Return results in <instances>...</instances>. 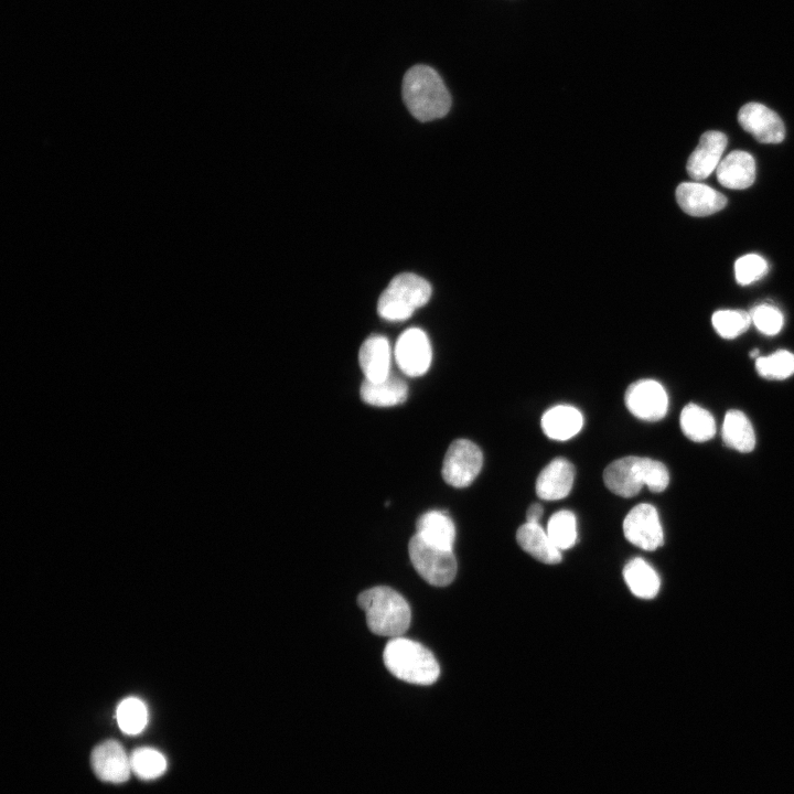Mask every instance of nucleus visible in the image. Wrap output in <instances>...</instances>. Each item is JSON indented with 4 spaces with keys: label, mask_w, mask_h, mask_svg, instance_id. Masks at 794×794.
<instances>
[{
    "label": "nucleus",
    "mask_w": 794,
    "mask_h": 794,
    "mask_svg": "<svg viewBox=\"0 0 794 794\" xmlns=\"http://www.w3.org/2000/svg\"><path fill=\"white\" fill-rule=\"evenodd\" d=\"M722 439L727 447L739 452H751L755 447V434L748 417L740 410H729L722 423Z\"/></svg>",
    "instance_id": "nucleus-22"
},
{
    "label": "nucleus",
    "mask_w": 794,
    "mask_h": 794,
    "mask_svg": "<svg viewBox=\"0 0 794 794\" xmlns=\"http://www.w3.org/2000/svg\"><path fill=\"white\" fill-rule=\"evenodd\" d=\"M357 603L365 612L369 631L376 635L398 637L410 625L411 611L408 602L389 587L378 586L361 592Z\"/></svg>",
    "instance_id": "nucleus-3"
},
{
    "label": "nucleus",
    "mask_w": 794,
    "mask_h": 794,
    "mask_svg": "<svg viewBox=\"0 0 794 794\" xmlns=\"http://www.w3.org/2000/svg\"><path fill=\"white\" fill-rule=\"evenodd\" d=\"M624 400L629 411L645 421H658L667 414V393L654 379H641L631 384L626 388Z\"/></svg>",
    "instance_id": "nucleus-8"
},
{
    "label": "nucleus",
    "mask_w": 794,
    "mask_h": 794,
    "mask_svg": "<svg viewBox=\"0 0 794 794\" xmlns=\"http://www.w3.org/2000/svg\"><path fill=\"white\" fill-rule=\"evenodd\" d=\"M623 533L631 544L647 551L657 549L664 543L658 513L647 503H641L627 513Z\"/></svg>",
    "instance_id": "nucleus-10"
},
{
    "label": "nucleus",
    "mask_w": 794,
    "mask_h": 794,
    "mask_svg": "<svg viewBox=\"0 0 794 794\" xmlns=\"http://www.w3.org/2000/svg\"><path fill=\"white\" fill-rule=\"evenodd\" d=\"M751 322L765 335L777 334L784 324L782 312L770 303H761L750 311Z\"/></svg>",
    "instance_id": "nucleus-30"
},
{
    "label": "nucleus",
    "mask_w": 794,
    "mask_h": 794,
    "mask_svg": "<svg viewBox=\"0 0 794 794\" xmlns=\"http://www.w3.org/2000/svg\"><path fill=\"white\" fill-rule=\"evenodd\" d=\"M573 480L572 463L565 458H555L538 474L536 494L546 501L561 500L570 493Z\"/></svg>",
    "instance_id": "nucleus-14"
},
{
    "label": "nucleus",
    "mask_w": 794,
    "mask_h": 794,
    "mask_svg": "<svg viewBox=\"0 0 794 794\" xmlns=\"http://www.w3.org/2000/svg\"><path fill=\"white\" fill-rule=\"evenodd\" d=\"M482 465L483 454L480 448L470 440L457 439L446 452L442 478L453 487H465L475 480Z\"/></svg>",
    "instance_id": "nucleus-7"
},
{
    "label": "nucleus",
    "mask_w": 794,
    "mask_h": 794,
    "mask_svg": "<svg viewBox=\"0 0 794 794\" xmlns=\"http://www.w3.org/2000/svg\"><path fill=\"white\" fill-rule=\"evenodd\" d=\"M679 423L683 433L695 442L708 441L716 433L712 415L696 404H688L683 408Z\"/></svg>",
    "instance_id": "nucleus-24"
},
{
    "label": "nucleus",
    "mask_w": 794,
    "mask_h": 794,
    "mask_svg": "<svg viewBox=\"0 0 794 794\" xmlns=\"http://www.w3.org/2000/svg\"><path fill=\"white\" fill-rule=\"evenodd\" d=\"M394 356L404 374L418 377L427 373L431 364L432 350L426 332L419 328L404 331L396 342Z\"/></svg>",
    "instance_id": "nucleus-9"
},
{
    "label": "nucleus",
    "mask_w": 794,
    "mask_h": 794,
    "mask_svg": "<svg viewBox=\"0 0 794 794\" xmlns=\"http://www.w3.org/2000/svg\"><path fill=\"white\" fill-rule=\"evenodd\" d=\"M358 362L365 379L379 382L388 377L391 362L388 340L378 334L368 336L361 345Z\"/></svg>",
    "instance_id": "nucleus-16"
},
{
    "label": "nucleus",
    "mask_w": 794,
    "mask_h": 794,
    "mask_svg": "<svg viewBox=\"0 0 794 794\" xmlns=\"http://www.w3.org/2000/svg\"><path fill=\"white\" fill-rule=\"evenodd\" d=\"M583 426L582 414L575 407L558 405L549 408L541 417L544 433L554 440H568Z\"/></svg>",
    "instance_id": "nucleus-20"
},
{
    "label": "nucleus",
    "mask_w": 794,
    "mask_h": 794,
    "mask_svg": "<svg viewBox=\"0 0 794 794\" xmlns=\"http://www.w3.org/2000/svg\"><path fill=\"white\" fill-rule=\"evenodd\" d=\"M758 374L768 379H785L794 374V354L779 350L769 356L755 358Z\"/></svg>",
    "instance_id": "nucleus-28"
},
{
    "label": "nucleus",
    "mask_w": 794,
    "mask_h": 794,
    "mask_svg": "<svg viewBox=\"0 0 794 794\" xmlns=\"http://www.w3.org/2000/svg\"><path fill=\"white\" fill-rule=\"evenodd\" d=\"M727 146V137L720 131L701 135L699 144L690 154L687 172L694 180H704L717 169Z\"/></svg>",
    "instance_id": "nucleus-15"
},
{
    "label": "nucleus",
    "mask_w": 794,
    "mask_h": 794,
    "mask_svg": "<svg viewBox=\"0 0 794 794\" xmlns=\"http://www.w3.org/2000/svg\"><path fill=\"white\" fill-rule=\"evenodd\" d=\"M605 486L622 497H633L646 485L651 492L661 493L669 483L666 465L643 457H624L611 462L603 471Z\"/></svg>",
    "instance_id": "nucleus-2"
},
{
    "label": "nucleus",
    "mask_w": 794,
    "mask_h": 794,
    "mask_svg": "<svg viewBox=\"0 0 794 794\" xmlns=\"http://www.w3.org/2000/svg\"><path fill=\"white\" fill-rule=\"evenodd\" d=\"M716 332L723 339H734L744 333L751 322L750 312L743 310H719L712 314Z\"/></svg>",
    "instance_id": "nucleus-29"
},
{
    "label": "nucleus",
    "mask_w": 794,
    "mask_h": 794,
    "mask_svg": "<svg viewBox=\"0 0 794 794\" xmlns=\"http://www.w3.org/2000/svg\"><path fill=\"white\" fill-rule=\"evenodd\" d=\"M768 269V262L761 256L755 254L742 256L734 264L737 282L741 286L750 285L761 279Z\"/></svg>",
    "instance_id": "nucleus-31"
},
{
    "label": "nucleus",
    "mask_w": 794,
    "mask_h": 794,
    "mask_svg": "<svg viewBox=\"0 0 794 794\" xmlns=\"http://www.w3.org/2000/svg\"><path fill=\"white\" fill-rule=\"evenodd\" d=\"M131 771L142 780H153L167 770L164 755L152 748H139L130 755Z\"/></svg>",
    "instance_id": "nucleus-27"
},
{
    "label": "nucleus",
    "mask_w": 794,
    "mask_h": 794,
    "mask_svg": "<svg viewBox=\"0 0 794 794\" xmlns=\"http://www.w3.org/2000/svg\"><path fill=\"white\" fill-rule=\"evenodd\" d=\"M408 552L415 570L429 584L446 587L455 578L458 566L452 550L430 545L415 534Z\"/></svg>",
    "instance_id": "nucleus-6"
},
{
    "label": "nucleus",
    "mask_w": 794,
    "mask_h": 794,
    "mask_svg": "<svg viewBox=\"0 0 794 794\" xmlns=\"http://www.w3.org/2000/svg\"><path fill=\"white\" fill-rule=\"evenodd\" d=\"M547 535L558 549L571 548L577 540L575 514L567 509L556 512L548 521Z\"/></svg>",
    "instance_id": "nucleus-26"
},
{
    "label": "nucleus",
    "mask_w": 794,
    "mask_h": 794,
    "mask_svg": "<svg viewBox=\"0 0 794 794\" xmlns=\"http://www.w3.org/2000/svg\"><path fill=\"white\" fill-rule=\"evenodd\" d=\"M750 356L758 358V357H759V350L755 348V350H753L752 352H750Z\"/></svg>",
    "instance_id": "nucleus-33"
},
{
    "label": "nucleus",
    "mask_w": 794,
    "mask_h": 794,
    "mask_svg": "<svg viewBox=\"0 0 794 794\" xmlns=\"http://www.w3.org/2000/svg\"><path fill=\"white\" fill-rule=\"evenodd\" d=\"M740 126L763 143H779L785 137L781 118L759 103L745 104L738 114Z\"/></svg>",
    "instance_id": "nucleus-11"
},
{
    "label": "nucleus",
    "mask_w": 794,
    "mask_h": 794,
    "mask_svg": "<svg viewBox=\"0 0 794 794\" xmlns=\"http://www.w3.org/2000/svg\"><path fill=\"white\" fill-rule=\"evenodd\" d=\"M519 547L543 564L555 565L562 556L538 523H525L516 533Z\"/></svg>",
    "instance_id": "nucleus-18"
},
{
    "label": "nucleus",
    "mask_w": 794,
    "mask_h": 794,
    "mask_svg": "<svg viewBox=\"0 0 794 794\" xmlns=\"http://www.w3.org/2000/svg\"><path fill=\"white\" fill-rule=\"evenodd\" d=\"M403 99L410 114L419 121L444 117L451 107V96L436 69L417 64L403 79Z\"/></svg>",
    "instance_id": "nucleus-1"
},
{
    "label": "nucleus",
    "mask_w": 794,
    "mask_h": 794,
    "mask_svg": "<svg viewBox=\"0 0 794 794\" xmlns=\"http://www.w3.org/2000/svg\"><path fill=\"white\" fill-rule=\"evenodd\" d=\"M676 200L680 208L691 216H708L727 204V198L712 187L697 182H685L676 189Z\"/></svg>",
    "instance_id": "nucleus-13"
},
{
    "label": "nucleus",
    "mask_w": 794,
    "mask_h": 794,
    "mask_svg": "<svg viewBox=\"0 0 794 794\" xmlns=\"http://www.w3.org/2000/svg\"><path fill=\"white\" fill-rule=\"evenodd\" d=\"M90 762L95 774L105 782H126L132 772L130 757L122 745L114 740L98 744L92 752Z\"/></svg>",
    "instance_id": "nucleus-12"
},
{
    "label": "nucleus",
    "mask_w": 794,
    "mask_h": 794,
    "mask_svg": "<svg viewBox=\"0 0 794 794\" xmlns=\"http://www.w3.org/2000/svg\"><path fill=\"white\" fill-rule=\"evenodd\" d=\"M116 719L122 732L138 734L148 723V709L141 699L128 697L119 702Z\"/></svg>",
    "instance_id": "nucleus-25"
},
{
    "label": "nucleus",
    "mask_w": 794,
    "mask_h": 794,
    "mask_svg": "<svg viewBox=\"0 0 794 794\" xmlns=\"http://www.w3.org/2000/svg\"><path fill=\"white\" fill-rule=\"evenodd\" d=\"M383 661L390 674L410 684L431 685L440 675V666L432 652L403 636L387 642Z\"/></svg>",
    "instance_id": "nucleus-4"
},
{
    "label": "nucleus",
    "mask_w": 794,
    "mask_h": 794,
    "mask_svg": "<svg viewBox=\"0 0 794 794\" xmlns=\"http://www.w3.org/2000/svg\"><path fill=\"white\" fill-rule=\"evenodd\" d=\"M416 535L426 543L452 550L455 539V527L449 515L441 511H429L416 523Z\"/></svg>",
    "instance_id": "nucleus-21"
},
{
    "label": "nucleus",
    "mask_w": 794,
    "mask_h": 794,
    "mask_svg": "<svg viewBox=\"0 0 794 794\" xmlns=\"http://www.w3.org/2000/svg\"><path fill=\"white\" fill-rule=\"evenodd\" d=\"M431 292L430 283L422 277L411 272L399 273L379 296L377 312L387 321L407 320L429 301Z\"/></svg>",
    "instance_id": "nucleus-5"
},
{
    "label": "nucleus",
    "mask_w": 794,
    "mask_h": 794,
    "mask_svg": "<svg viewBox=\"0 0 794 794\" xmlns=\"http://www.w3.org/2000/svg\"><path fill=\"white\" fill-rule=\"evenodd\" d=\"M543 506L538 503L532 504L526 513L527 523H538L543 516Z\"/></svg>",
    "instance_id": "nucleus-32"
},
{
    "label": "nucleus",
    "mask_w": 794,
    "mask_h": 794,
    "mask_svg": "<svg viewBox=\"0 0 794 794\" xmlns=\"http://www.w3.org/2000/svg\"><path fill=\"white\" fill-rule=\"evenodd\" d=\"M360 394L362 400L367 405L393 407L406 401L408 386L401 378L390 374L379 382L364 379Z\"/></svg>",
    "instance_id": "nucleus-19"
},
{
    "label": "nucleus",
    "mask_w": 794,
    "mask_h": 794,
    "mask_svg": "<svg viewBox=\"0 0 794 794\" xmlns=\"http://www.w3.org/2000/svg\"><path fill=\"white\" fill-rule=\"evenodd\" d=\"M624 580L631 592L641 599H653L659 591L656 571L642 558L630 560L623 568Z\"/></svg>",
    "instance_id": "nucleus-23"
},
{
    "label": "nucleus",
    "mask_w": 794,
    "mask_h": 794,
    "mask_svg": "<svg viewBox=\"0 0 794 794\" xmlns=\"http://www.w3.org/2000/svg\"><path fill=\"white\" fill-rule=\"evenodd\" d=\"M716 174L719 183L726 187L747 189L755 179L754 159L745 151H732L719 162Z\"/></svg>",
    "instance_id": "nucleus-17"
}]
</instances>
